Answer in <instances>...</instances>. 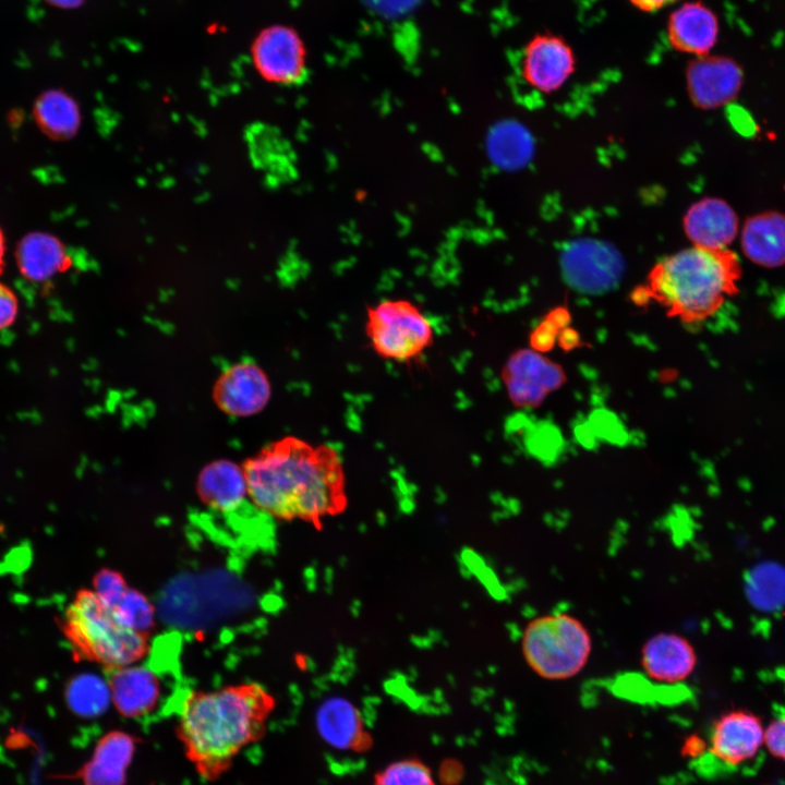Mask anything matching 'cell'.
<instances>
[{"instance_id": "cell-24", "label": "cell", "mask_w": 785, "mask_h": 785, "mask_svg": "<svg viewBox=\"0 0 785 785\" xmlns=\"http://www.w3.org/2000/svg\"><path fill=\"white\" fill-rule=\"evenodd\" d=\"M65 699L75 714L93 717L106 711L111 695L107 681L92 674H83L69 683Z\"/></svg>"}, {"instance_id": "cell-1", "label": "cell", "mask_w": 785, "mask_h": 785, "mask_svg": "<svg viewBox=\"0 0 785 785\" xmlns=\"http://www.w3.org/2000/svg\"><path fill=\"white\" fill-rule=\"evenodd\" d=\"M247 494L263 512L321 528L348 506L341 456L329 445L294 436L277 439L243 463Z\"/></svg>"}, {"instance_id": "cell-6", "label": "cell", "mask_w": 785, "mask_h": 785, "mask_svg": "<svg viewBox=\"0 0 785 785\" xmlns=\"http://www.w3.org/2000/svg\"><path fill=\"white\" fill-rule=\"evenodd\" d=\"M365 335L378 357L397 363L416 360L435 340L430 318L406 299H385L369 306Z\"/></svg>"}, {"instance_id": "cell-35", "label": "cell", "mask_w": 785, "mask_h": 785, "mask_svg": "<svg viewBox=\"0 0 785 785\" xmlns=\"http://www.w3.org/2000/svg\"><path fill=\"white\" fill-rule=\"evenodd\" d=\"M55 7L62 9L77 8L84 0H46Z\"/></svg>"}, {"instance_id": "cell-2", "label": "cell", "mask_w": 785, "mask_h": 785, "mask_svg": "<svg viewBox=\"0 0 785 785\" xmlns=\"http://www.w3.org/2000/svg\"><path fill=\"white\" fill-rule=\"evenodd\" d=\"M275 704L256 683L186 692L178 708L177 735L198 774L208 781L222 775L244 747L264 736Z\"/></svg>"}, {"instance_id": "cell-36", "label": "cell", "mask_w": 785, "mask_h": 785, "mask_svg": "<svg viewBox=\"0 0 785 785\" xmlns=\"http://www.w3.org/2000/svg\"><path fill=\"white\" fill-rule=\"evenodd\" d=\"M4 253H5V241L2 229L0 228V275L4 268Z\"/></svg>"}, {"instance_id": "cell-29", "label": "cell", "mask_w": 785, "mask_h": 785, "mask_svg": "<svg viewBox=\"0 0 785 785\" xmlns=\"http://www.w3.org/2000/svg\"><path fill=\"white\" fill-rule=\"evenodd\" d=\"M93 584V590L110 607L116 606L129 589L123 576L109 568L99 570L94 577Z\"/></svg>"}, {"instance_id": "cell-13", "label": "cell", "mask_w": 785, "mask_h": 785, "mask_svg": "<svg viewBox=\"0 0 785 785\" xmlns=\"http://www.w3.org/2000/svg\"><path fill=\"white\" fill-rule=\"evenodd\" d=\"M640 664L645 675L657 683L675 685L695 672L698 657L691 642L675 632H659L642 645Z\"/></svg>"}, {"instance_id": "cell-30", "label": "cell", "mask_w": 785, "mask_h": 785, "mask_svg": "<svg viewBox=\"0 0 785 785\" xmlns=\"http://www.w3.org/2000/svg\"><path fill=\"white\" fill-rule=\"evenodd\" d=\"M764 742L774 757L785 760V714L770 723L764 730Z\"/></svg>"}, {"instance_id": "cell-22", "label": "cell", "mask_w": 785, "mask_h": 785, "mask_svg": "<svg viewBox=\"0 0 785 785\" xmlns=\"http://www.w3.org/2000/svg\"><path fill=\"white\" fill-rule=\"evenodd\" d=\"M34 118L44 134L58 141L71 138L80 125L77 104L59 89H49L38 96Z\"/></svg>"}, {"instance_id": "cell-27", "label": "cell", "mask_w": 785, "mask_h": 785, "mask_svg": "<svg viewBox=\"0 0 785 785\" xmlns=\"http://www.w3.org/2000/svg\"><path fill=\"white\" fill-rule=\"evenodd\" d=\"M128 627L148 636L154 627V608L147 597L134 589H128L118 604L111 607Z\"/></svg>"}, {"instance_id": "cell-17", "label": "cell", "mask_w": 785, "mask_h": 785, "mask_svg": "<svg viewBox=\"0 0 785 785\" xmlns=\"http://www.w3.org/2000/svg\"><path fill=\"white\" fill-rule=\"evenodd\" d=\"M136 739L119 730L102 736L82 769L73 775L82 785H124Z\"/></svg>"}, {"instance_id": "cell-26", "label": "cell", "mask_w": 785, "mask_h": 785, "mask_svg": "<svg viewBox=\"0 0 785 785\" xmlns=\"http://www.w3.org/2000/svg\"><path fill=\"white\" fill-rule=\"evenodd\" d=\"M752 603L761 608H775L785 602V571L781 567L764 565L752 570L748 581Z\"/></svg>"}, {"instance_id": "cell-28", "label": "cell", "mask_w": 785, "mask_h": 785, "mask_svg": "<svg viewBox=\"0 0 785 785\" xmlns=\"http://www.w3.org/2000/svg\"><path fill=\"white\" fill-rule=\"evenodd\" d=\"M375 785H435L428 769L414 760L396 762L376 776Z\"/></svg>"}, {"instance_id": "cell-10", "label": "cell", "mask_w": 785, "mask_h": 785, "mask_svg": "<svg viewBox=\"0 0 785 785\" xmlns=\"http://www.w3.org/2000/svg\"><path fill=\"white\" fill-rule=\"evenodd\" d=\"M742 81L740 65L724 56L696 57L686 69L689 98L701 109L729 104L740 92Z\"/></svg>"}, {"instance_id": "cell-9", "label": "cell", "mask_w": 785, "mask_h": 785, "mask_svg": "<svg viewBox=\"0 0 785 785\" xmlns=\"http://www.w3.org/2000/svg\"><path fill=\"white\" fill-rule=\"evenodd\" d=\"M575 64L573 51L561 36L542 33L526 45L520 70L529 86L550 94L567 82L575 72Z\"/></svg>"}, {"instance_id": "cell-25", "label": "cell", "mask_w": 785, "mask_h": 785, "mask_svg": "<svg viewBox=\"0 0 785 785\" xmlns=\"http://www.w3.org/2000/svg\"><path fill=\"white\" fill-rule=\"evenodd\" d=\"M490 152L500 166H521L529 160L532 153L530 135L517 123L502 124L490 136Z\"/></svg>"}, {"instance_id": "cell-23", "label": "cell", "mask_w": 785, "mask_h": 785, "mask_svg": "<svg viewBox=\"0 0 785 785\" xmlns=\"http://www.w3.org/2000/svg\"><path fill=\"white\" fill-rule=\"evenodd\" d=\"M316 723L324 739L338 748L353 747L363 736L359 712L345 698L324 701L317 711Z\"/></svg>"}, {"instance_id": "cell-7", "label": "cell", "mask_w": 785, "mask_h": 785, "mask_svg": "<svg viewBox=\"0 0 785 785\" xmlns=\"http://www.w3.org/2000/svg\"><path fill=\"white\" fill-rule=\"evenodd\" d=\"M251 58L257 73L267 82L295 85L306 76V50L291 26L275 24L261 29L251 45Z\"/></svg>"}, {"instance_id": "cell-12", "label": "cell", "mask_w": 785, "mask_h": 785, "mask_svg": "<svg viewBox=\"0 0 785 785\" xmlns=\"http://www.w3.org/2000/svg\"><path fill=\"white\" fill-rule=\"evenodd\" d=\"M107 671L111 700L121 715L133 720H147L158 713L164 692L160 678L155 672L134 665Z\"/></svg>"}, {"instance_id": "cell-15", "label": "cell", "mask_w": 785, "mask_h": 785, "mask_svg": "<svg viewBox=\"0 0 785 785\" xmlns=\"http://www.w3.org/2000/svg\"><path fill=\"white\" fill-rule=\"evenodd\" d=\"M667 39L677 51L702 57L715 46L720 24L715 12L701 1L685 2L667 21Z\"/></svg>"}, {"instance_id": "cell-21", "label": "cell", "mask_w": 785, "mask_h": 785, "mask_svg": "<svg viewBox=\"0 0 785 785\" xmlns=\"http://www.w3.org/2000/svg\"><path fill=\"white\" fill-rule=\"evenodd\" d=\"M15 259L24 278L35 282L46 281L70 266L64 245L45 232L23 237L16 246Z\"/></svg>"}, {"instance_id": "cell-11", "label": "cell", "mask_w": 785, "mask_h": 785, "mask_svg": "<svg viewBox=\"0 0 785 785\" xmlns=\"http://www.w3.org/2000/svg\"><path fill=\"white\" fill-rule=\"evenodd\" d=\"M270 395L267 374L251 362H240L226 369L213 388V399L219 410L239 418L261 412Z\"/></svg>"}, {"instance_id": "cell-8", "label": "cell", "mask_w": 785, "mask_h": 785, "mask_svg": "<svg viewBox=\"0 0 785 785\" xmlns=\"http://www.w3.org/2000/svg\"><path fill=\"white\" fill-rule=\"evenodd\" d=\"M502 377L517 407L540 404L565 382L561 367L532 349L514 352L504 365Z\"/></svg>"}, {"instance_id": "cell-18", "label": "cell", "mask_w": 785, "mask_h": 785, "mask_svg": "<svg viewBox=\"0 0 785 785\" xmlns=\"http://www.w3.org/2000/svg\"><path fill=\"white\" fill-rule=\"evenodd\" d=\"M741 249L751 262L769 268L785 264V215L763 212L748 218L741 230Z\"/></svg>"}, {"instance_id": "cell-16", "label": "cell", "mask_w": 785, "mask_h": 785, "mask_svg": "<svg viewBox=\"0 0 785 785\" xmlns=\"http://www.w3.org/2000/svg\"><path fill=\"white\" fill-rule=\"evenodd\" d=\"M683 225L692 245L704 249H726L738 232L735 210L716 197L693 203L686 212Z\"/></svg>"}, {"instance_id": "cell-32", "label": "cell", "mask_w": 785, "mask_h": 785, "mask_svg": "<svg viewBox=\"0 0 785 785\" xmlns=\"http://www.w3.org/2000/svg\"><path fill=\"white\" fill-rule=\"evenodd\" d=\"M415 1L416 0H369V3L382 14L395 15L407 11Z\"/></svg>"}, {"instance_id": "cell-19", "label": "cell", "mask_w": 785, "mask_h": 785, "mask_svg": "<svg viewBox=\"0 0 785 785\" xmlns=\"http://www.w3.org/2000/svg\"><path fill=\"white\" fill-rule=\"evenodd\" d=\"M196 490L203 504L220 512L233 511L249 497L243 467L230 460H216L205 466Z\"/></svg>"}, {"instance_id": "cell-33", "label": "cell", "mask_w": 785, "mask_h": 785, "mask_svg": "<svg viewBox=\"0 0 785 785\" xmlns=\"http://www.w3.org/2000/svg\"><path fill=\"white\" fill-rule=\"evenodd\" d=\"M629 1L635 8L639 9L643 12L653 13V12H657L661 9L675 3L677 0H629Z\"/></svg>"}, {"instance_id": "cell-31", "label": "cell", "mask_w": 785, "mask_h": 785, "mask_svg": "<svg viewBox=\"0 0 785 785\" xmlns=\"http://www.w3.org/2000/svg\"><path fill=\"white\" fill-rule=\"evenodd\" d=\"M19 302L15 293L0 282V330L10 327L17 316Z\"/></svg>"}, {"instance_id": "cell-5", "label": "cell", "mask_w": 785, "mask_h": 785, "mask_svg": "<svg viewBox=\"0 0 785 785\" xmlns=\"http://www.w3.org/2000/svg\"><path fill=\"white\" fill-rule=\"evenodd\" d=\"M592 647L585 625L568 613L545 614L531 619L521 637L527 665L547 680H565L582 672Z\"/></svg>"}, {"instance_id": "cell-4", "label": "cell", "mask_w": 785, "mask_h": 785, "mask_svg": "<svg viewBox=\"0 0 785 785\" xmlns=\"http://www.w3.org/2000/svg\"><path fill=\"white\" fill-rule=\"evenodd\" d=\"M61 630L77 660L106 669L132 665L148 652V636L124 625L94 590L75 594L63 614Z\"/></svg>"}, {"instance_id": "cell-14", "label": "cell", "mask_w": 785, "mask_h": 785, "mask_svg": "<svg viewBox=\"0 0 785 785\" xmlns=\"http://www.w3.org/2000/svg\"><path fill=\"white\" fill-rule=\"evenodd\" d=\"M764 741L760 718L745 710L730 711L714 724L711 754L727 765H738L753 758Z\"/></svg>"}, {"instance_id": "cell-3", "label": "cell", "mask_w": 785, "mask_h": 785, "mask_svg": "<svg viewBox=\"0 0 785 785\" xmlns=\"http://www.w3.org/2000/svg\"><path fill=\"white\" fill-rule=\"evenodd\" d=\"M741 270L738 256L727 247L692 245L659 261L631 299L637 305L653 302L669 318L698 325L738 293Z\"/></svg>"}, {"instance_id": "cell-20", "label": "cell", "mask_w": 785, "mask_h": 785, "mask_svg": "<svg viewBox=\"0 0 785 785\" xmlns=\"http://www.w3.org/2000/svg\"><path fill=\"white\" fill-rule=\"evenodd\" d=\"M568 281L587 292H601L612 287L619 277V262L599 244H581L565 261Z\"/></svg>"}, {"instance_id": "cell-34", "label": "cell", "mask_w": 785, "mask_h": 785, "mask_svg": "<svg viewBox=\"0 0 785 785\" xmlns=\"http://www.w3.org/2000/svg\"><path fill=\"white\" fill-rule=\"evenodd\" d=\"M732 121L740 132L748 134L752 132L753 121L751 120L748 112H741V110L739 109V112H735L732 117Z\"/></svg>"}]
</instances>
